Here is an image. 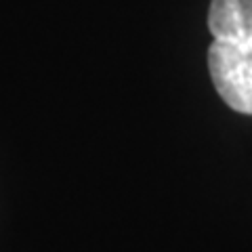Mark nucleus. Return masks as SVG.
Instances as JSON below:
<instances>
[{"label":"nucleus","mask_w":252,"mask_h":252,"mask_svg":"<svg viewBox=\"0 0 252 252\" xmlns=\"http://www.w3.org/2000/svg\"><path fill=\"white\" fill-rule=\"evenodd\" d=\"M208 28L215 40L252 46V0H212Z\"/></svg>","instance_id":"obj_2"},{"label":"nucleus","mask_w":252,"mask_h":252,"mask_svg":"<svg viewBox=\"0 0 252 252\" xmlns=\"http://www.w3.org/2000/svg\"><path fill=\"white\" fill-rule=\"evenodd\" d=\"M208 69L220 99L252 116V46L215 40L208 49Z\"/></svg>","instance_id":"obj_1"}]
</instances>
